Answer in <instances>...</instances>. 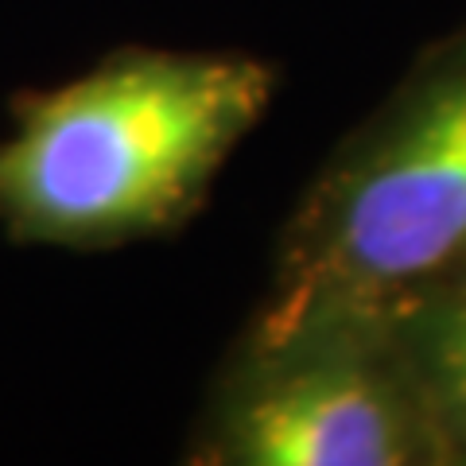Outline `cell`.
Segmentation results:
<instances>
[{"label":"cell","instance_id":"1","mask_svg":"<svg viewBox=\"0 0 466 466\" xmlns=\"http://www.w3.org/2000/svg\"><path fill=\"white\" fill-rule=\"evenodd\" d=\"M241 51L121 47L16 101L0 140V229L20 245L116 249L179 229L276 97Z\"/></svg>","mask_w":466,"mask_h":466},{"label":"cell","instance_id":"2","mask_svg":"<svg viewBox=\"0 0 466 466\" xmlns=\"http://www.w3.org/2000/svg\"><path fill=\"white\" fill-rule=\"evenodd\" d=\"M466 268V24L431 43L280 229L241 339L385 315Z\"/></svg>","mask_w":466,"mask_h":466},{"label":"cell","instance_id":"3","mask_svg":"<svg viewBox=\"0 0 466 466\" xmlns=\"http://www.w3.org/2000/svg\"><path fill=\"white\" fill-rule=\"evenodd\" d=\"M187 462L451 466L381 315L241 339L207 397Z\"/></svg>","mask_w":466,"mask_h":466},{"label":"cell","instance_id":"4","mask_svg":"<svg viewBox=\"0 0 466 466\" xmlns=\"http://www.w3.org/2000/svg\"><path fill=\"white\" fill-rule=\"evenodd\" d=\"M381 319L428 404L451 466H466V268L420 288Z\"/></svg>","mask_w":466,"mask_h":466}]
</instances>
